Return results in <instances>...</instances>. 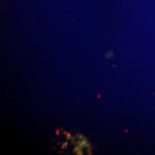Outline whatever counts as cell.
Masks as SVG:
<instances>
[{
  "mask_svg": "<svg viewBox=\"0 0 155 155\" xmlns=\"http://www.w3.org/2000/svg\"><path fill=\"white\" fill-rule=\"evenodd\" d=\"M100 97H101V95H98V98H100Z\"/></svg>",
  "mask_w": 155,
  "mask_h": 155,
  "instance_id": "8992f818",
  "label": "cell"
},
{
  "mask_svg": "<svg viewBox=\"0 0 155 155\" xmlns=\"http://www.w3.org/2000/svg\"><path fill=\"white\" fill-rule=\"evenodd\" d=\"M77 137L79 140H83L84 139V137H83L82 134H78Z\"/></svg>",
  "mask_w": 155,
  "mask_h": 155,
  "instance_id": "3957f363",
  "label": "cell"
},
{
  "mask_svg": "<svg viewBox=\"0 0 155 155\" xmlns=\"http://www.w3.org/2000/svg\"><path fill=\"white\" fill-rule=\"evenodd\" d=\"M67 145H68V143H67V142H65V143H64L63 144H62V145H61V148H62V149L66 148L67 147Z\"/></svg>",
  "mask_w": 155,
  "mask_h": 155,
  "instance_id": "6da1fadb",
  "label": "cell"
},
{
  "mask_svg": "<svg viewBox=\"0 0 155 155\" xmlns=\"http://www.w3.org/2000/svg\"><path fill=\"white\" fill-rule=\"evenodd\" d=\"M56 135H57V136H59V134H60V130L59 129H56Z\"/></svg>",
  "mask_w": 155,
  "mask_h": 155,
  "instance_id": "277c9868",
  "label": "cell"
},
{
  "mask_svg": "<svg viewBox=\"0 0 155 155\" xmlns=\"http://www.w3.org/2000/svg\"><path fill=\"white\" fill-rule=\"evenodd\" d=\"M63 134H64V135H67V134L68 133L66 131H63Z\"/></svg>",
  "mask_w": 155,
  "mask_h": 155,
  "instance_id": "5b68a950",
  "label": "cell"
},
{
  "mask_svg": "<svg viewBox=\"0 0 155 155\" xmlns=\"http://www.w3.org/2000/svg\"><path fill=\"white\" fill-rule=\"evenodd\" d=\"M67 139L68 140H70V139H72V136H71V134L70 133H68L66 135Z\"/></svg>",
  "mask_w": 155,
  "mask_h": 155,
  "instance_id": "7a4b0ae2",
  "label": "cell"
}]
</instances>
